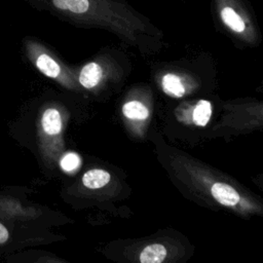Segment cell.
I'll return each mask as SVG.
<instances>
[{
	"label": "cell",
	"mask_w": 263,
	"mask_h": 263,
	"mask_svg": "<svg viewBox=\"0 0 263 263\" xmlns=\"http://www.w3.org/2000/svg\"><path fill=\"white\" fill-rule=\"evenodd\" d=\"M213 197L221 204L226 206H233L238 203L240 196L233 187L228 184L217 182L211 188Z\"/></svg>",
	"instance_id": "cell-1"
},
{
	"label": "cell",
	"mask_w": 263,
	"mask_h": 263,
	"mask_svg": "<svg viewBox=\"0 0 263 263\" xmlns=\"http://www.w3.org/2000/svg\"><path fill=\"white\" fill-rule=\"evenodd\" d=\"M40 125L44 135L48 137L59 135L62 129V118L60 112L55 108L45 109L41 116Z\"/></svg>",
	"instance_id": "cell-2"
},
{
	"label": "cell",
	"mask_w": 263,
	"mask_h": 263,
	"mask_svg": "<svg viewBox=\"0 0 263 263\" xmlns=\"http://www.w3.org/2000/svg\"><path fill=\"white\" fill-rule=\"evenodd\" d=\"M103 71L100 65L89 63L85 65L79 75V82L85 88H92L101 80Z\"/></svg>",
	"instance_id": "cell-3"
},
{
	"label": "cell",
	"mask_w": 263,
	"mask_h": 263,
	"mask_svg": "<svg viewBox=\"0 0 263 263\" xmlns=\"http://www.w3.org/2000/svg\"><path fill=\"white\" fill-rule=\"evenodd\" d=\"M110 181V174L104 170H90L82 177V183L89 189H99L107 185Z\"/></svg>",
	"instance_id": "cell-4"
},
{
	"label": "cell",
	"mask_w": 263,
	"mask_h": 263,
	"mask_svg": "<svg viewBox=\"0 0 263 263\" xmlns=\"http://www.w3.org/2000/svg\"><path fill=\"white\" fill-rule=\"evenodd\" d=\"M166 257V250L160 243L149 245L140 254L141 263H161Z\"/></svg>",
	"instance_id": "cell-5"
},
{
	"label": "cell",
	"mask_w": 263,
	"mask_h": 263,
	"mask_svg": "<svg viewBox=\"0 0 263 263\" xmlns=\"http://www.w3.org/2000/svg\"><path fill=\"white\" fill-rule=\"evenodd\" d=\"M221 17L226 26L236 33H241L246 29L243 20L239 14L230 6H225L221 10Z\"/></svg>",
	"instance_id": "cell-6"
},
{
	"label": "cell",
	"mask_w": 263,
	"mask_h": 263,
	"mask_svg": "<svg viewBox=\"0 0 263 263\" xmlns=\"http://www.w3.org/2000/svg\"><path fill=\"white\" fill-rule=\"evenodd\" d=\"M162 88L165 93L173 98H181L185 93V88L180 77L171 73L162 77Z\"/></svg>",
	"instance_id": "cell-7"
},
{
	"label": "cell",
	"mask_w": 263,
	"mask_h": 263,
	"mask_svg": "<svg viewBox=\"0 0 263 263\" xmlns=\"http://www.w3.org/2000/svg\"><path fill=\"white\" fill-rule=\"evenodd\" d=\"M51 3L60 10H68L74 13H84L89 9L88 0H51Z\"/></svg>",
	"instance_id": "cell-8"
},
{
	"label": "cell",
	"mask_w": 263,
	"mask_h": 263,
	"mask_svg": "<svg viewBox=\"0 0 263 263\" xmlns=\"http://www.w3.org/2000/svg\"><path fill=\"white\" fill-rule=\"evenodd\" d=\"M212 115V105L206 100H200L195 106L192 114L194 124L198 126H205Z\"/></svg>",
	"instance_id": "cell-9"
},
{
	"label": "cell",
	"mask_w": 263,
	"mask_h": 263,
	"mask_svg": "<svg viewBox=\"0 0 263 263\" xmlns=\"http://www.w3.org/2000/svg\"><path fill=\"white\" fill-rule=\"evenodd\" d=\"M123 114L130 119H146L149 115L147 108L139 101H129L122 107Z\"/></svg>",
	"instance_id": "cell-10"
},
{
	"label": "cell",
	"mask_w": 263,
	"mask_h": 263,
	"mask_svg": "<svg viewBox=\"0 0 263 263\" xmlns=\"http://www.w3.org/2000/svg\"><path fill=\"white\" fill-rule=\"evenodd\" d=\"M18 213L20 206L13 199H9L7 197L0 198V215L2 217H14L20 215Z\"/></svg>",
	"instance_id": "cell-11"
},
{
	"label": "cell",
	"mask_w": 263,
	"mask_h": 263,
	"mask_svg": "<svg viewBox=\"0 0 263 263\" xmlns=\"http://www.w3.org/2000/svg\"><path fill=\"white\" fill-rule=\"evenodd\" d=\"M60 164L65 172H72L80 164V158L76 153H67L62 157Z\"/></svg>",
	"instance_id": "cell-12"
},
{
	"label": "cell",
	"mask_w": 263,
	"mask_h": 263,
	"mask_svg": "<svg viewBox=\"0 0 263 263\" xmlns=\"http://www.w3.org/2000/svg\"><path fill=\"white\" fill-rule=\"evenodd\" d=\"M9 238V232L7 230V228L0 223V245L5 243Z\"/></svg>",
	"instance_id": "cell-13"
}]
</instances>
